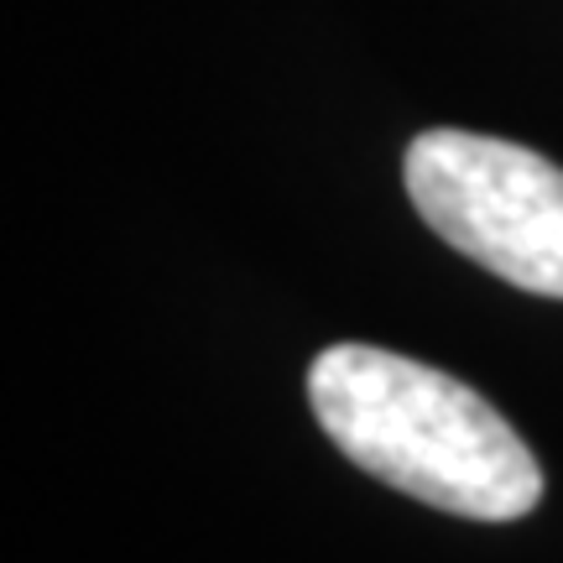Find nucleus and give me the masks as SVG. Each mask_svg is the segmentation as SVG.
<instances>
[{
	"instance_id": "nucleus-1",
	"label": "nucleus",
	"mask_w": 563,
	"mask_h": 563,
	"mask_svg": "<svg viewBox=\"0 0 563 563\" xmlns=\"http://www.w3.org/2000/svg\"><path fill=\"white\" fill-rule=\"evenodd\" d=\"M308 402L350 464L470 522H517L543 501L522 433L475 386L376 344H329L308 365Z\"/></svg>"
},
{
	"instance_id": "nucleus-2",
	"label": "nucleus",
	"mask_w": 563,
	"mask_h": 563,
	"mask_svg": "<svg viewBox=\"0 0 563 563\" xmlns=\"http://www.w3.org/2000/svg\"><path fill=\"white\" fill-rule=\"evenodd\" d=\"M422 224L501 282L563 298V167L481 131H422L402 162Z\"/></svg>"
}]
</instances>
